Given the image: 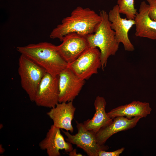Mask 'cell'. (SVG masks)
Returning <instances> with one entry per match:
<instances>
[{"label":"cell","instance_id":"obj_1","mask_svg":"<svg viewBox=\"0 0 156 156\" xmlns=\"http://www.w3.org/2000/svg\"><path fill=\"white\" fill-rule=\"evenodd\" d=\"M101 20L100 15L94 10L78 6L52 30L49 37L61 41L65 35L72 33L86 37L94 33Z\"/></svg>","mask_w":156,"mask_h":156},{"label":"cell","instance_id":"obj_2","mask_svg":"<svg viewBox=\"0 0 156 156\" xmlns=\"http://www.w3.org/2000/svg\"><path fill=\"white\" fill-rule=\"evenodd\" d=\"M16 50L54 77L67 68L68 64L60 54L57 46L50 43L30 44L18 47Z\"/></svg>","mask_w":156,"mask_h":156},{"label":"cell","instance_id":"obj_3","mask_svg":"<svg viewBox=\"0 0 156 156\" xmlns=\"http://www.w3.org/2000/svg\"><path fill=\"white\" fill-rule=\"evenodd\" d=\"M101 20L94 33L86 36L89 47L99 48L101 52L102 70L106 66L109 57L118 51L119 43L115 38V33L111 28L108 14L104 10L99 13Z\"/></svg>","mask_w":156,"mask_h":156},{"label":"cell","instance_id":"obj_4","mask_svg":"<svg viewBox=\"0 0 156 156\" xmlns=\"http://www.w3.org/2000/svg\"><path fill=\"white\" fill-rule=\"evenodd\" d=\"M18 74L21 86L30 100L34 102L39 84L46 72L42 67L21 54L18 60Z\"/></svg>","mask_w":156,"mask_h":156},{"label":"cell","instance_id":"obj_5","mask_svg":"<svg viewBox=\"0 0 156 156\" xmlns=\"http://www.w3.org/2000/svg\"><path fill=\"white\" fill-rule=\"evenodd\" d=\"M101 52L97 48L89 47L79 57L68 64L67 68L80 79L87 80L98 73L101 67Z\"/></svg>","mask_w":156,"mask_h":156},{"label":"cell","instance_id":"obj_6","mask_svg":"<svg viewBox=\"0 0 156 156\" xmlns=\"http://www.w3.org/2000/svg\"><path fill=\"white\" fill-rule=\"evenodd\" d=\"M76 122L77 133L75 135H72L68 131L62 130L67 137L66 138V141L82 149L89 156H98L99 151H106L109 149L107 145H100L98 144L96 133L86 129L83 123L77 121H76Z\"/></svg>","mask_w":156,"mask_h":156},{"label":"cell","instance_id":"obj_7","mask_svg":"<svg viewBox=\"0 0 156 156\" xmlns=\"http://www.w3.org/2000/svg\"><path fill=\"white\" fill-rule=\"evenodd\" d=\"M59 75L46 73L38 87L34 102L38 106L55 107L59 102Z\"/></svg>","mask_w":156,"mask_h":156},{"label":"cell","instance_id":"obj_8","mask_svg":"<svg viewBox=\"0 0 156 156\" xmlns=\"http://www.w3.org/2000/svg\"><path fill=\"white\" fill-rule=\"evenodd\" d=\"M120 14L117 4L110 10L108 15L111 27L115 32L117 42L122 44L125 51H133L134 47L129 38L128 34L130 29L135 25V20L128 19L126 18H123Z\"/></svg>","mask_w":156,"mask_h":156},{"label":"cell","instance_id":"obj_9","mask_svg":"<svg viewBox=\"0 0 156 156\" xmlns=\"http://www.w3.org/2000/svg\"><path fill=\"white\" fill-rule=\"evenodd\" d=\"M59 102L73 101L79 95L85 83L67 68L59 75Z\"/></svg>","mask_w":156,"mask_h":156},{"label":"cell","instance_id":"obj_10","mask_svg":"<svg viewBox=\"0 0 156 156\" xmlns=\"http://www.w3.org/2000/svg\"><path fill=\"white\" fill-rule=\"evenodd\" d=\"M61 41L57 46V49L68 64L75 60L89 47L86 37L75 33L66 35Z\"/></svg>","mask_w":156,"mask_h":156},{"label":"cell","instance_id":"obj_11","mask_svg":"<svg viewBox=\"0 0 156 156\" xmlns=\"http://www.w3.org/2000/svg\"><path fill=\"white\" fill-rule=\"evenodd\" d=\"M60 129L51 125L46 137L39 143L40 148L46 150L49 156H60V150L69 153L73 149L72 144L66 141L61 133Z\"/></svg>","mask_w":156,"mask_h":156},{"label":"cell","instance_id":"obj_12","mask_svg":"<svg viewBox=\"0 0 156 156\" xmlns=\"http://www.w3.org/2000/svg\"><path fill=\"white\" fill-rule=\"evenodd\" d=\"M76 109L73 101L59 103L54 107L47 113L51 119L53 125L60 129L72 133L74 128L72 124Z\"/></svg>","mask_w":156,"mask_h":156},{"label":"cell","instance_id":"obj_13","mask_svg":"<svg viewBox=\"0 0 156 156\" xmlns=\"http://www.w3.org/2000/svg\"><path fill=\"white\" fill-rule=\"evenodd\" d=\"M149 5L145 1L141 3L138 12L134 20L136 37L156 40V21L151 18L148 12Z\"/></svg>","mask_w":156,"mask_h":156},{"label":"cell","instance_id":"obj_14","mask_svg":"<svg viewBox=\"0 0 156 156\" xmlns=\"http://www.w3.org/2000/svg\"><path fill=\"white\" fill-rule=\"evenodd\" d=\"M142 118V117L136 116L129 119L123 116L115 117L111 123L101 128L96 133L97 143L100 145L104 144L107 140L114 134L134 127Z\"/></svg>","mask_w":156,"mask_h":156},{"label":"cell","instance_id":"obj_15","mask_svg":"<svg viewBox=\"0 0 156 156\" xmlns=\"http://www.w3.org/2000/svg\"><path fill=\"white\" fill-rule=\"evenodd\" d=\"M152 110L148 103L134 101L113 109L107 114L112 119L119 116H125L131 119L136 116L145 118L150 114Z\"/></svg>","mask_w":156,"mask_h":156},{"label":"cell","instance_id":"obj_16","mask_svg":"<svg viewBox=\"0 0 156 156\" xmlns=\"http://www.w3.org/2000/svg\"><path fill=\"white\" fill-rule=\"evenodd\" d=\"M107 104L105 98L97 96L94 101V105L95 112L92 117L83 122V125L86 129L95 133L102 127L111 123L113 119L110 118L105 111Z\"/></svg>","mask_w":156,"mask_h":156},{"label":"cell","instance_id":"obj_17","mask_svg":"<svg viewBox=\"0 0 156 156\" xmlns=\"http://www.w3.org/2000/svg\"><path fill=\"white\" fill-rule=\"evenodd\" d=\"M117 3L120 14L125 15L128 19H134L137 12L134 7V0H118Z\"/></svg>","mask_w":156,"mask_h":156},{"label":"cell","instance_id":"obj_18","mask_svg":"<svg viewBox=\"0 0 156 156\" xmlns=\"http://www.w3.org/2000/svg\"><path fill=\"white\" fill-rule=\"evenodd\" d=\"M149 5L148 14L152 20L156 21V0H146Z\"/></svg>","mask_w":156,"mask_h":156},{"label":"cell","instance_id":"obj_19","mask_svg":"<svg viewBox=\"0 0 156 156\" xmlns=\"http://www.w3.org/2000/svg\"><path fill=\"white\" fill-rule=\"evenodd\" d=\"M125 149V148L122 147L112 152H107L105 150H100L98 153V156H119Z\"/></svg>","mask_w":156,"mask_h":156},{"label":"cell","instance_id":"obj_20","mask_svg":"<svg viewBox=\"0 0 156 156\" xmlns=\"http://www.w3.org/2000/svg\"><path fill=\"white\" fill-rule=\"evenodd\" d=\"M69 156H83L82 154L79 153H77V149H73L72 151L69 153L68 154Z\"/></svg>","mask_w":156,"mask_h":156}]
</instances>
